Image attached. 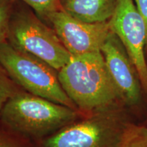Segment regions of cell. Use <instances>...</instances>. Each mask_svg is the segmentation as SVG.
Instances as JSON below:
<instances>
[{"instance_id":"obj_1","label":"cell","mask_w":147,"mask_h":147,"mask_svg":"<svg viewBox=\"0 0 147 147\" xmlns=\"http://www.w3.org/2000/svg\"><path fill=\"white\" fill-rule=\"evenodd\" d=\"M58 76L66 94L84 115L125 104L101 51L71 55Z\"/></svg>"},{"instance_id":"obj_2","label":"cell","mask_w":147,"mask_h":147,"mask_svg":"<svg viewBox=\"0 0 147 147\" xmlns=\"http://www.w3.org/2000/svg\"><path fill=\"white\" fill-rule=\"evenodd\" d=\"M84 115L80 110L29 93L19 91L0 110L1 122L14 134L38 141Z\"/></svg>"},{"instance_id":"obj_3","label":"cell","mask_w":147,"mask_h":147,"mask_svg":"<svg viewBox=\"0 0 147 147\" xmlns=\"http://www.w3.org/2000/svg\"><path fill=\"white\" fill-rule=\"evenodd\" d=\"M125 104H117L84 115L38 141V147H118L131 122Z\"/></svg>"},{"instance_id":"obj_4","label":"cell","mask_w":147,"mask_h":147,"mask_svg":"<svg viewBox=\"0 0 147 147\" xmlns=\"http://www.w3.org/2000/svg\"><path fill=\"white\" fill-rule=\"evenodd\" d=\"M0 63L27 93L78 110L62 87L58 71L44 61L5 41L0 43Z\"/></svg>"},{"instance_id":"obj_5","label":"cell","mask_w":147,"mask_h":147,"mask_svg":"<svg viewBox=\"0 0 147 147\" xmlns=\"http://www.w3.org/2000/svg\"><path fill=\"white\" fill-rule=\"evenodd\" d=\"M7 41L44 61L57 71L71 57L54 29L31 12L12 14Z\"/></svg>"},{"instance_id":"obj_6","label":"cell","mask_w":147,"mask_h":147,"mask_svg":"<svg viewBox=\"0 0 147 147\" xmlns=\"http://www.w3.org/2000/svg\"><path fill=\"white\" fill-rule=\"evenodd\" d=\"M108 21L136 68L147 95L146 28L134 0H117L115 12Z\"/></svg>"},{"instance_id":"obj_7","label":"cell","mask_w":147,"mask_h":147,"mask_svg":"<svg viewBox=\"0 0 147 147\" xmlns=\"http://www.w3.org/2000/svg\"><path fill=\"white\" fill-rule=\"evenodd\" d=\"M47 21L71 55L101 51L111 32L109 21L86 23L72 17L63 9L51 13Z\"/></svg>"},{"instance_id":"obj_8","label":"cell","mask_w":147,"mask_h":147,"mask_svg":"<svg viewBox=\"0 0 147 147\" xmlns=\"http://www.w3.org/2000/svg\"><path fill=\"white\" fill-rule=\"evenodd\" d=\"M101 52L125 104L129 109L138 107L144 93L138 73L121 40L112 31Z\"/></svg>"},{"instance_id":"obj_9","label":"cell","mask_w":147,"mask_h":147,"mask_svg":"<svg viewBox=\"0 0 147 147\" xmlns=\"http://www.w3.org/2000/svg\"><path fill=\"white\" fill-rule=\"evenodd\" d=\"M65 12L86 23L108 21L115 12L117 0H60Z\"/></svg>"},{"instance_id":"obj_10","label":"cell","mask_w":147,"mask_h":147,"mask_svg":"<svg viewBox=\"0 0 147 147\" xmlns=\"http://www.w3.org/2000/svg\"><path fill=\"white\" fill-rule=\"evenodd\" d=\"M118 147H147V126L130 123L123 134Z\"/></svg>"},{"instance_id":"obj_11","label":"cell","mask_w":147,"mask_h":147,"mask_svg":"<svg viewBox=\"0 0 147 147\" xmlns=\"http://www.w3.org/2000/svg\"><path fill=\"white\" fill-rule=\"evenodd\" d=\"M19 91V87L11 79L0 63V110L9 98Z\"/></svg>"},{"instance_id":"obj_12","label":"cell","mask_w":147,"mask_h":147,"mask_svg":"<svg viewBox=\"0 0 147 147\" xmlns=\"http://www.w3.org/2000/svg\"><path fill=\"white\" fill-rule=\"evenodd\" d=\"M32 7L36 12L44 19L53 12L61 10L60 0H22Z\"/></svg>"},{"instance_id":"obj_13","label":"cell","mask_w":147,"mask_h":147,"mask_svg":"<svg viewBox=\"0 0 147 147\" xmlns=\"http://www.w3.org/2000/svg\"><path fill=\"white\" fill-rule=\"evenodd\" d=\"M13 0H0V43L7 41Z\"/></svg>"},{"instance_id":"obj_14","label":"cell","mask_w":147,"mask_h":147,"mask_svg":"<svg viewBox=\"0 0 147 147\" xmlns=\"http://www.w3.org/2000/svg\"><path fill=\"white\" fill-rule=\"evenodd\" d=\"M0 147H34L27 139L16 135L0 131Z\"/></svg>"},{"instance_id":"obj_15","label":"cell","mask_w":147,"mask_h":147,"mask_svg":"<svg viewBox=\"0 0 147 147\" xmlns=\"http://www.w3.org/2000/svg\"><path fill=\"white\" fill-rule=\"evenodd\" d=\"M140 14L144 19L146 28V51L147 53V0H134Z\"/></svg>"},{"instance_id":"obj_16","label":"cell","mask_w":147,"mask_h":147,"mask_svg":"<svg viewBox=\"0 0 147 147\" xmlns=\"http://www.w3.org/2000/svg\"><path fill=\"white\" fill-rule=\"evenodd\" d=\"M146 62H147V59H146Z\"/></svg>"}]
</instances>
